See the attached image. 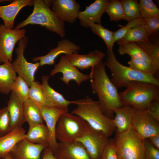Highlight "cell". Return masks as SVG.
I'll use <instances>...</instances> for the list:
<instances>
[{
  "label": "cell",
  "instance_id": "cell-1",
  "mask_svg": "<svg viewBox=\"0 0 159 159\" xmlns=\"http://www.w3.org/2000/svg\"><path fill=\"white\" fill-rule=\"evenodd\" d=\"M90 74L93 93L97 95L104 115L112 119L114 110L123 106L117 89L111 81L102 61L91 68Z\"/></svg>",
  "mask_w": 159,
  "mask_h": 159
},
{
  "label": "cell",
  "instance_id": "cell-2",
  "mask_svg": "<svg viewBox=\"0 0 159 159\" xmlns=\"http://www.w3.org/2000/svg\"><path fill=\"white\" fill-rule=\"evenodd\" d=\"M77 107L71 112L86 121L92 128L109 137L115 128L112 119L105 115L98 101L86 97L76 100Z\"/></svg>",
  "mask_w": 159,
  "mask_h": 159
},
{
  "label": "cell",
  "instance_id": "cell-3",
  "mask_svg": "<svg viewBox=\"0 0 159 159\" xmlns=\"http://www.w3.org/2000/svg\"><path fill=\"white\" fill-rule=\"evenodd\" d=\"M106 60L104 63L110 71V80L117 89L126 87L133 81L150 83L159 86V80L154 75L143 73L121 64L117 59L113 51L107 50Z\"/></svg>",
  "mask_w": 159,
  "mask_h": 159
},
{
  "label": "cell",
  "instance_id": "cell-4",
  "mask_svg": "<svg viewBox=\"0 0 159 159\" xmlns=\"http://www.w3.org/2000/svg\"><path fill=\"white\" fill-rule=\"evenodd\" d=\"M119 94L123 105L135 110H146L152 102L159 100V86L147 82L133 81Z\"/></svg>",
  "mask_w": 159,
  "mask_h": 159
},
{
  "label": "cell",
  "instance_id": "cell-5",
  "mask_svg": "<svg viewBox=\"0 0 159 159\" xmlns=\"http://www.w3.org/2000/svg\"><path fill=\"white\" fill-rule=\"evenodd\" d=\"M32 13L17 24L15 29H21L29 24H37L54 32L62 38L65 35L64 23L43 0H34Z\"/></svg>",
  "mask_w": 159,
  "mask_h": 159
},
{
  "label": "cell",
  "instance_id": "cell-6",
  "mask_svg": "<svg viewBox=\"0 0 159 159\" xmlns=\"http://www.w3.org/2000/svg\"><path fill=\"white\" fill-rule=\"evenodd\" d=\"M90 126L76 115L66 112L59 118L55 131L57 140L62 143H71L85 135Z\"/></svg>",
  "mask_w": 159,
  "mask_h": 159
},
{
  "label": "cell",
  "instance_id": "cell-7",
  "mask_svg": "<svg viewBox=\"0 0 159 159\" xmlns=\"http://www.w3.org/2000/svg\"><path fill=\"white\" fill-rule=\"evenodd\" d=\"M114 143L119 159H144L145 140L132 126L117 134Z\"/></svg>",
  "mask_w": 159,
  "mask_h": 159
},
{
  "label": "cell",
  "instance_id": "cell-8",
  "mask_svg": "<svg viewBox=\"0 0 159 159\" xmlns=\"http://www.w3.org/2000/svg\"><path fill=\"white\" fill-rule=\"evenodd\" d=\"M28 42L27 37L19 41L18 46L15 50L16 57L12 63L16 72L24 80L29 87L35 81V74L40 67V64L38 62L35 63L28 62L25 58L24 53Z\"/></svg>",
  "mask_w": 159,
  "mask_h": 159
},
{
  "label": "cell",
  "instance_id": "cell-9",
  "mask_svg": "<svg viewBox=\"0 0 159 159\" xmlns=\"http://www.w3.org/2000/svg\"><path fill=\"white\" fill-rule=\"evenodd\" d=\"M24 29H10L0 24V63L11 62L16 43L25 36Z\"/></svg>",
  "mask_w": 159,
  "mask_h": 159
},
{
  "label": "cell",
  "instance_id": "cell-10",
  "mask_svg": "<svg viewBox=\"0 0 159 159\" xmlns=\"http://www.w3.org/2000/svg\"><path fill=\"white\" fill-rule=\"evenodd\" d=\"M109 140V137L104 133L90 126L88 132L76 141L83 145L91 159H100Z\"/></svg>",
  "mask_w": 159,
  "mask_h": 159
},
{
  "label": "cell",
  "instance_id": "cell-11",
  "mask_svg": "<svg viewBox=\"0 0 159 159\" xmlns=\"http://www.w3.org/2000/svg\"><path fill=\"white\" fill-rule=\"evenodd\" d=\"M131 126L144 140L159 134L158 122L146 110H135Z\"/></svg>",
  "mask_w": 159,
  "mask_h": 159
},
{
  "label": "cell",
  "instance_id": "cell-12",
  "mask_svg": "<svg viewBox=\"0 0 159 159\" xmlns=\"http://www.w3.org/2000/svg\"><path fill=\"white\" fill-rule=\"evenodd\" d=\"M58 73H61L62 76L60 78L61 81L67 85L70 81L73 80L78 85L83 82L90 80L91 75L80 72L68 59L66 54L61 56L59 62L55 65L54 68L51 70L50 76Z\"/></svg>",
  "mask_w": 159,
  "mask_h": 159
},
{
  "label": "cell",
  "instance_id": "cell-13",
  "mask_svg": "<svg viewBox=\"0 0 159 159\" xmlns=\"http://www.w3.org/2000/svg\"><path fill=\"white\" fill-rule=\"evenodd\" d=\"M80 46L67 39H62L59 42L56 47L51 49L46 55L33 58V62L39 61L40 67L48 64L53 65L56 58L62 54H70L78 53Z\"/></svg>",
  "mask_w": 159,
  "mask_h": 159
},
{
  "label": "cell",
  "instance_id": "cell-14",
  "mask_svg": "<svg viewBox=\"0 0 159 159\" xmlns=\"http://www.w3.org/2000/svg\"><path fill=\"white\" fill-rule=\"evenodd\" d=\"M52 10L63 22H75L80 11V4L74 0H52Z\"/></svg>",
  "mask_w": 159,
  "mask_h": 159
},
{
  "label": "cell",
  "instance_id": "cell-15",
  "mask_svg": "<svg viewBox=\"0 0 159 159\" xmlns=\"http://www.w3.org/2000/svg\"><path fill=\"white\" fill-rule=\"evenodd\" d=\"M48 147V145L34 144L24 138L17 143L9 155L12 159H42V151Z\"/></svg>",
  "mask_w": 159,
  "mask_h": 159
},
{
  "label": "cell",
  "instance_id": "cell-16",
  "mask_svg": "<svg viewBox=\"0 0 159 159\" xmlns=\"http://www.w3.org/2000/svg\"><path fill=\"white\" fill-rule=\"evenodd\" d=\"M42 113L44 120L46 124L49 134V147L52 152L55 150L58 142L55 137V131L58 120L60 116L67 112L57 108L49 107L44 105H38Z\"/></svg>",
  "mask_w": 159,
  "mask_h": 159
},
{
  "label": "cell",
  "instance_id": "cell-17",
  "mask_svg": "<svg viewBox=\"0 0 159 159\" xmlns=\"http://www.w3.org/2000/svg\"><path fill=\"white\" fill-rule=\"evenodd\" d=\"M108 0H95L88 6L85 10L80 11L78 18L80 24L83 27H89L93 23L101 24L102 16Z\"/></svg>",
  "mask_w": 159,
  "mask_h": 159
},
{
  "label": "cell",
  "instance_id": "cell-18",
  "mask_svg": "<svg viewBox=\"0 0 159 159\" xmlns=\"http://www.w3.org/2000/svg\"><path fill=\"white\" fill-rule=\"evenodd\" d=\"M49 78V76L44 75L41 78L45 97L44 105L68 112L69 105L72 104H76V100L69 101L66 100L62 95L51 87L48 82Z\"/></svg>",
  "mask_w": 159,
  "mask_h": 159
},
{
  "label": "cell",
  "instance_id": "cell-19",
  "mask_svg": "<svg viewBox=\"0 0 159 159\" xmlns=\"http://www.w3.org/2000/svg\"><path fill=\"white\" fill-rule=\"evenodd\" d=\"M54 156L60 159H91L84 146L80 142L58 143Z\"/></svg>",
  "mask_w": 159,
  "mask_h": 159
},
{
  "label": "cell",
  "instance_id": "cell-20",
  "mask_svg": "<svg viewBox=\"0 0 159 159\" xmlns=\"http://www.w3.org/2000/svg\"><path fill=\"white\" fill-rule=\"evenodd\" d=\"M66 55L72 63L81 70L93 67L102 61L105 56L104 53L97 49L86 54H80L76 53Z\"/></svg>",
  "mask_w": 159,
  "mask_h": 159
},
{
  "label": "cell",
  "instance_id": "cell-21",
  "mask_svg": "<svg viewBox=\"0 0 159 159\" xmlns=\"http://www.w3.org/2000/svg\"><path fill=\"white\" fill-rule=\"evenodd\" d=\"M34 0H15L10 4L0 6V18L7 28L13 29L15 19L20 10L24 6L33 5Z\"/></svg>",
  "mask_w": 159,
  "mask_h": 159
},
{
  "label": "cell",
  "instance_id": "cell-22",
  "mask_svg": "<svg viewBox=\"0 0 159 159\" xmlns=\"http://www.w3.org/2000/svg\"><path fill=\"white\" fill-rule=\"evenodd\" d=\"M26 131L22 127L13 129L5 135L0 137V158L9 154L16 144L25 138Z\"/></svg>",
  "mask_w": 159,
  "mask_h": 159
},
{
  "label": "cell",
  "instance_id": "cell-23",
  "mask_svg": "<svg viewBox=\"0 0 159 159\" xmlns=\"http://www.w3.org/2000/svg\"><path fill=\"white\" fill-rule=\"evenodd\" d=\"M135 110L127 105H123L114 110L115 115L112 120L117 134L125 132L131 126Z\"/></svg>",
  "mask_w": 159,
  "mask_h": 159
},
{
  "label": "cell",
  "instance_id": "cell-24",
  "mask_svg": "<svg viewBox=\"0 0 159 159\" xmlns=\"http://www.w3.org/2000/svg\"><path fill=\"white\" fill-rule=\"evenodd\" d=\"M7 107L10 118L12 130L16 127H22L25 122L23 102L12 92Z\"/></svg>",
  "mask_w": 159,
  "mask_h": 159
},
{
  "label": "cell",
  "instance_id": "cell-25",
  "mask_svg": "<svg viewBox=\"0 0 159 159\" xmlns=\"http://www.w3.org/2000/svg\"><path fill=\"white\" fill-rule=\"evenodd\" d=\"M29 125L25 139L34 144L49 145V134L46 126L43 123L29 124Z\"/></svg>",
  "mask_w": 159,
  "mask_h": 159
},
{
  "label": "cell",
  "instance_id": "cell-26",
  "mask_svg": "<svg viewBox=\"0 0 159 159\" xmlns=\"http://www.w3.org/2000/svg\"><path fill=\"white\" fill-rule=\"evenodd\" d=\"M17 77L11 62H5L0 65V92L9 94Z\"/></svg>",
  "mask_w": 159,
  "mask_h": 159
},
{
  "label": "cell",
  "instance_id": "cell-27",
  "mask_svg": "<svg viewBox=\"0 0 159 159\" xmlns=\"http://www.w3.org/2000/svg\"><path fill=\"white\" fill-rule=\"evenodd\" d=\"M149 41V37L142 25L136 26L130 30L120 39L117 41L119 45L130 43Z\"/></svg>",
  "mask_w": 159,
  "mask_h": 159
},
{
  "label": "cell",
  "instance_id": "cell-28",
  "mask_svg": "<svg viewBox=\"0 0 159 159\" xmlns=\"http://www.w3.org/2000/svg\"><path fill=\"white\" fill-rule=\"evenodd\" d=\"M25 122L29 124L43 123L44 119L38 105L29 99L23 102Z\"/></svg>",
  "mask_w": 159,
  "mask_h": 159
},
{
  "label": "cell",
  "instance_id": "cell-29",
  "mask_svg": "<svg viewBox=\"0 0 159 159\" xmlns=\"http://www.w3.org/2000/svg\"><path fill=\"white\" fill-rule=\"evenodd\" d=\"M118 51L120 55L127 54L130 57L142 59L152 64L151 60L146 52L136 43H128L120 45Z\"/></svg>",
  "mask_w": 159,
  "mask_h": 159
},
{
  "label": "cell",
  "instance_id": "cell-30",
  "mask_svg": "<svg viewBox=\"0 0 159 159\" xmlns=\"http://www.w3.org/2000/svg\"><path fill=\"white\" fill-rule=\"evenodd\" d=\"M146 52L152 62L155 76L159 73V46L158 44L151 43L150 41L137 43Z\"/></svg>",
  "mask_w": 159,
  "mask_h": 159
},
{
  "label": "cell",
  "instance_id": "cell-31",
  "mask_svg": "<svg viewBox=\"0 0 159 159\" xmlns=\"http://www.w3.org/2000/svg\"><path fill=\"white\" fill-rule=\"evenodd\" d=\"M92 32L100 37L104 41L107 50L113 51L114 43L113 37L115 32L105 28L101 24L93 23L89 26Z\"/></svg>",
  "mask_w": 159,
  "mask_h": 159
},
{
  "label": "cell",
  "instance_id": "cell-32",
  "mask_svg": "<svg viewBox=\"0 0 159 159\" xmlns=\"http://www.w3.org/2000/svg\"><path fill=\"white\" fill-rule=\"evenodd\" d=\"M104 12L108 15L111 21H118L124 19V10L121 1L109 0Z\"/></svg>",
  "mask_w": 159,
  "mask_h": 159
},
{
  "label": "cell",
  "instance_id": "cell-33",
  "mask_svg": "<svg viewBox=\"0 0 159 159\" xmlns=\"http://www.w3.org/2000/svg\"><path fill=\"white\" fill-rule=\"evenodd\" d=\"M29 87L24 80L18 75L11 86V92L23 102L29 99Z\"/></svg>",
  "mask_w": 159,
  "mask_h": 159
},
{
  "label": "cell",
  "instance_id": "cell-34",
  "mask_svg": "<svg viewBox=\"0 0 159 159\" xmlns=\"http://www.w3.org/2000/svg\"><path fill=\"white\" fill-rule=\"evenodd\" d=\"M124 20L128 22L140 18L139 3L135 0H122Z\"/></svg>",
  "mask_w": 159,
  "mask_h": 159
},
{
  "label": "cell",
  "instance_id": "cell-35",
  "mask_svg": "<svg viewBox=\"0 0 159 159\" xmlns=\"http://www.w3.org/2000/svg\"><path fill=\"white\" fill-rule=\"evenodd\" d=\"M138 3L140 18H159V9L152 0H140Z\"/></svg>",
  "mask_w": 159,
  "mask_h": 159
},
{
  "label": "cell",
  "instance_id": "cell-36",
  "mask_svg": "<svg viewBox=\"0 0 159 159\" xmlns=\"http://www.w3.org/2000/svg\"><path fill=\"white\" fill-rule=\"evenodd\" d=\"M29 99L38 105H45V97L42 84L34 81L29 86Z\"/></svg>",
  "mask_w": 159,
  "mask_h": 159
},
{
  "label": "cell",
  "instance_id": "cell-37",
  "mask_svg": "<svg viewBox=\"0 0 159 159\" xmlns=\"http://www.w3.org/2000/svg\"><path fill=\"white\" fill-rule=\"evenodd\" d=\"M127 63L129 65V67L138 71L152 74L155 76L153 67L150 63L142 59L131 57L130 59Z\"/></svg>",
  "mask_w": 159,
  "mask_h": 159
},
{
  "label": "cell",
  "instance_id": "cell-38",
  "mask_svg": "<svg viewBox=\"0 0 159 159\" xmlns=\"http://www.w3.org/2000/svg\"><path fill=\"white\" fill-rule=\"evenodd\" d=\"M11 130L8 109L5 107L0 109V137L7 134Z\"/></svg>",
  "mask_w": 159,
  "mask_h": 159
},
{
  "label": "cell",
  "instance_id": "cell-39",
  "mask_svg": "<svg viewBox=\"0 0 159 159\" xmlns=\"http://www.w3.org/2000/svg\"><path fill=\"white\" fill-rule=\"evenodd\" d=\"M144 19L139 18L128 22L125 26L122 27L115 32L113 42L114 43L121 38L125 34L132 28L139 25H142L144 21Z\"/></svg>",
  "mask_w": 159,
  "mask_h": 159
},
{
  "label": "cell",
  "instance_id": "cell-40",
  "mask_svg": "<svg viewBox=\"0 0 159 159\" xmlns=\"http://www.w3.org/2000/svg\"><path fill=\"white\" fill-rule=\"evenodd\" d=\"M144 19V23L142 25L149 37L158 33L159 30V18L151 17Z\"/></svg>",
  "mask_w": 159,
  "mask_h": 159
},
{
  "label": "cell",
  "instance_id": "cell-41",
  "mask_svg": "<svg viewBox=\"0 0 159 159\" xmlns=\"http://www.w3.org/2000/svg\"><path fill=\"white\" fill-rule=\"evenodd\" d=\"M100 159H119L114 141L109 140L103 149Z\"/></svg>",
  "mask_w": 159,
  "mask_h": 159
},
{
  "label": "cell",
  "instance_id": "cell-42",
  "mask_svg": "<svg viewBox=\"0 0 159 159\" xmlns=\"http://www.w3.org/2000/svg\"><path fill=\"white\" fill-rule=\"evenodd\" d=\"M144 159H159V150L145 140Z\"/></svg>",
  "mask_w": 159,
  "mask_h": 159
},
{
  "label": "cell",
  "instance_id": "cell-43",
  "mask_svg": "<svg viewBox=\"0 0 159 159\" xmlns=\"http://www.w3.org/2000/svg\"><path fill=\"white\" fill-rule=\"evenodd\" d=\"M146 111L156 120L159 121V100L152 102L148 107Z\"/></svg>",
  "mask_w": 159,
  "mask_h": 159
},
{
  "label": "cell",
  "instance_id": "cell-44",
  "mask_svg": "<svg viewBox=\"0 0 159 159\" xmlns=\"http://www.w3.org/2000/svg\"><path fill=\"white\" fill-rule=\"evenodd\" d=\"M42 159H60L55 157L51 149L48 147L42 151L41 155Z\"/></svg>",
  "mask_w": 159,
  "mask_h": 159
},
{
  "label": "cell",
  "instance_id": "cell-45",
  "mask_svg": "<svg viewBox=\"0 0 159 159\" xmlns=\"http://www.w3.org/2000/svg\"><path fill=\"white\" fill-rule=\"evenodd\" d=\"M151 144L155 148L159 149V134L148 138Z\"/></svg>",
  "mask_w": 159,
  "mask_h": 159
},
{
  "label": "cell",
  "instance_id": "cell-46",
  "mask_svg": "<svg viewBox=\"0 0 159 159\" xmlns=\"http://www.w3.org/2000/svg\"><path fill=\"white\" fill-rule=\"evenodd\" d=\"M4 159H12L9 154L6 156Z\"/></svg>",
  "mask_w": 159,
  "mask_h": 159
},
{
  "label": "cell",
  "instance_id": "cell-47",
  "mask_svg": "<svg viewBox=\"0 0 159 159\" xmlns=\"http://www.w3.org/2000/svg\"><path fill=\"white\" fill-rule=\"evenodd\" d=\"M9 1V0H0V3L1 2H3V1Z\"/></svg>",
  "mask_w": 159,
  "mask_h": 159
},
{
  "label": "cell",
  "instance_id": "cell-48",
  "mask_svg": "<svg viewBox=\"0 0 159 159\" xmlns=\"http://www.w3.org/2000/svg\"><path fill=\"white\" fill-rule=\"evenodd\" d=\"M0 159H4V158H1Z\"/></svg>",
  "mask_w": 159,
  "mask_h": 159
},
{
  "label": "cell",
  "instance_id": "cell-49",
  "mask_svg": "<svg viewBox=\"0 0 159 159\" xmlns=\"http://www.w3.org/2000/svg\"><path fill=\"white\" fill-rule=\"evenodd\" d=\"M0 159H1V158H0Z\"/></svg>",
  "mask_w": 159,
  "mask_h": 159
}]
</instances>
